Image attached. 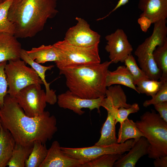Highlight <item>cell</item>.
Returning a JSON list of instances; mask_svg holds the SVG:
<instances>
[{"instance_id":"1","label":"cell","mask_w":167,"mask_h":167,"mask_svg":"<svg viewBox=\"0 0 167 167\" xmlns=\"http://www.w3.org/2000/svg\"><path fill=\"white\" fill-rule=\"evenodd\" d=\"M0 121L11 132L16 143L32 146L35 141L44 144L51 140L57 131V119L45 111L39 116L27 115L15 98L7 94L0 108Z\"/></svg>"},{"instance_id":"2","label":"cell","mask_w":167,"mask_h":167,"mask_svg":"<svg viewBox=\"0 0 167 167\" xmlns=\"http://www.w3.org/2000/svg\"><path fill=\"white\" fill-rule=\"evenodd\" d=\"M56 0H13L7 18L14 25L17 38L32 37L41 31L47 20L58 12Z\"/></svg>"},{"instance_id":"3","label":"cell","mask_w":167,"mask_h":167,"mask_svg":"<svg viewBox=\"0 0 167 167\" xmlns=\"http://www.w3.org/2000/svg\"><path fill=\"white\" fill-rule=\"evenodd\" d=\"M112 62L87 64L67 67L59 70L64 75L69 90L74 95L86 99L105 96L106 77Z\"/></svg>"},{"instance_id":"4","label":"cell","mask_w":167,"mask_h":167,"mask_svg":"<svg viewBox=\"0 0 167 167\" xmlns=\"http://www.w3.org/2000/svg\"><path fill=\"white\" fill-rule=\"evenodd\" d=\"M135 122L149 143L148 157L154 159L167 156V122L152 109L145 112Z\"/></svg>"},{"instance_id":"5","label":"cell","mask_w":167,"mask_h":167,"mask_svg":"<svg viewBox=\"0 0 167 167\" xmlns=\"http://www.w3.org/2000/svg\"><path fill=\"white\" fill-rule=\"evenodd\" d=\"M166 22V19H164L154 23L151 35L139 45L135 52L140 68L150 79L158 80L161 76L162 71L154 62L153 53L157 46L167 41Z\"/></svg>"},{"instance_id":"6","label":"cell","mask_w":167,"mask_h":167,"mask_svg":"<svg viewBox=\"0 0 167 167\" xmlns=\"http://www.w3.org/2000/svg\"><path fill=\"white\" fill-rule=\"evenodd\" d=\"M59 54V60L55 62L59 70L79 65L99 63L101 58L99 45L84 47L71 45L65 40L53 45Z\"/></svg>"},{"instance_id":"7","label":"cell","mask_w":167,"mask_h":167,"mask_svg":"<svg viewBox=\"0 0 167 167\" xmlns=\"http://www.w3.org/2000/svg\"><path fill=\"white\" fill-rule=\"evenodd\" d=\"M8 84L7 94L15 98L21 89L32 84L43 83L37 73L21 59L9 61L5 67Z\"/></svg>"},{"instance_id":"8","label":"cell","mask_w":167,"mask_h":167,"mask_svg":"<svg viewBox=\"0 0 167 167\" xmlns=\"http://www.w3.org/2000/svg\"><path fill=\"white\" fill-rule=\"evenodd\" d=\"M134 141V139H131L124 143L107 146L94 145L91 147L81 148H61L62 151L66 155L85 163L104 154H123L129 151Z\"/></svg>"},{"instance_id":"9","label":"cell","mask_w":167,"mask_h":167,"mask_svg":"<svg viewBox=\"0 0 167 167\" xmlns=\"http://www.w3.org/2000/svg\"><path fill=\"white\" fill-rule=\"evenodd\" d=\"M41 85L32 84L21 90L15 98L25 114L30 117L42 115L46 106L45 92Z\"/></svg>"},{"instance_id":"10","label":"cell","mask_w":167,"mask_h":167,"mask_svg":"<svg viewBox=\"0 0 167 167\" xmlns=\"http://www.w3.org/2000/svg\"><path fill=\"white\" fill-rule=\"evenodd\" d=\"M76 24L66 32L64 40L69 44L78 46L89 47L99 45L101 36L91 29L84 19L76 17Z\"/></svg>"},{"instance_id":"11","label":"cell","mask_w":167,"mask_h":167,"mask_svg":"<svg viewBox=\"0 0 167 167\" xmlns=\"http://www.w3.org/2000/svg\"><path fill=\"white\" fill-rule=\"evenodd\" d=\"M105 39L107 44L105 49L109 53V58L112 63L123 62L131 54L132 47L122 29H117L113 33L106 36Z\"/></svg>"},{"instance_id":"12","label":"cell","mask_w":167,"mask_h":167,"mask_svg":"<svg viewBox=\"0 0 167 167\" xmlns=\"http://www.w3.org/2000/svg\"><path fill=\"white\" fill-rule=\"evenodd\" d=\"M105 97L92 99H84L74 95L68 90L57 96V102L60 107L72 110L79 115L85 112L82 110L83 108H88L90 111L96 109L100 113V107Z\"/></svg>"},{"instance_id":"13","label":"cell","mask_w":167,"mask_h":167,"mask_svg":"<svg viewBox=\"0 0 167 167\" xmlns=\"http://www.w3.org/2000/svg\"><path fill=\"white\" fill-rule=\"evenodd\" d=\"M59 142H53L45 158L40 167H80L84 163L64 154Z\"/></svg>"},{"instance_id":"14","label":"cell","mask_w":167,"mask_h":167,"mask_svg":"<svg viewBox=\"0 0 167 167\" xmlns=\"http://www.w3.org/2000/svg\"><path fill=\"white\" fill-rule=\"evenodd\" d=\"M134 140L129 152L122 154L115 163L113 167H134L142 157L147 155L149 144L146 139L142 136Z\"/></svg>"},{"instance_id":"15","label":"cell","mask_w":167,"mask_h":167,"mask_svg":"<svg viewBox=\"0 0 167 167\" xmlns=\"http://www.w3.org/2000/svg\"><path fill=\"white\" fill-rule=\"evenodd\" d=\"M138 6L142 12L140 16L148 18L152 24L167 17V0H139Z\"/></svg>"},{"instance_id":"16","label":"cell","mask_w":167,"mask_h":167,"mask_svg":"<svg viewBox=\"0 0 167 167\" xmlns=\"http://www.w3.org/2000/svg\"><path fill=\"white\" fill-rule=\"evenodd\" d=\"M14 35L0 33V63L20 58L22 49Z\"/></svg>"},{"instance_id":"17","label":"cell","mask_w":167,"mask_h":167,"mask_svg":"<svg viewBox=\"0 0 167 167\" xmlns=\"http://www.w3.org/2000/svg\"><path fill=\"white\" fill-rule=\"evenodd\" d=\"M20 58L26 64L31 66L37 73L41 79L45 88L46 100L47 103L53 105L57 102V96L56 91L50 88V83H47L45 79V73L47 70H51L54 66H44L32 60L28 55L26 50L22 49L20 54Z\"/></svg>"},{"instance_id":"18","label":"cell","mask_w":167,"mask_h":167,"mask_svg":"<svg viewBox=\"0 0 167 167\" xmlns=\"http://www.w3.org/2000/svg\"><path fill=\"white\" fill-rule=\"evenodd\" d=\"M122 85L130 88L137 92L132 76L125 66H120L114 71L108 70L106 77V86Z\"/></svg>"},{"instance_id":"19","label":"cell","mask_w":167,"mask_h":167,"mask_svg":"<svg viewBox=\"0 0 167 167\" xmlns=\"http://www.w3.org/2000/svg\"><path fill=\"white\" fill-rule=\"evenodd\" d=\"M15 143L11 132L2 126L0 121V167L7 166Z\"/></svg>"},{"instance_id":"20","label":"cell","mask_w":167,"mask_h":167,"mask_svg":"<svg viewBox=\"0 0 167 167\" xmlns=\"http://www.w3.org/2000/svg\"><path fill=\"white\" fill-rule=\"evenodd\" d=\"M26 52L32 60L40 64L49 62H55L59 60V54L53 45H42L26 50Z\"/></svg>"},{"instance_id":"21","label":"cell","mask_w":167,"mask_h":167,"mask_svg":"<svg viewBox=\"0 0 167 167\" xmlns=\"http://www.w3.org/2000/svg\"><path fill=\"white\" fill-rule=\"evenodd\" d=\"M107 111V117L101 127L100 137L95 145L107 146L118 143L116 135L115 120L111 113Z\"/></svg>"},{"instance_id":"22","label":"cell","mask_w":167,"mask_h":167,"mask_svg":"<svg viewBox=\"0 0 167 167\" xmlns=\"http://www.w3.org/2000/svg\"><path fill=\"white\" fill-rule=\"evenodd\" d=\"M101 106L111 113L115 120L116 124L119 122L120 124L128 118L130 114L137 113L140 109L139 106L137 103L132 104L128 108L124 107L115 108L113 106L109 100L105 97L102 102Z\"/></svg>"},{"instance_id":"23","label":"cell","mask_w":167,"mask_h":167,"mask_svg":"<svg viewBox=\"0 0 167 167\" xmlns=\"http://www.w3.org/2000/svg\"><path fill=\"white\" fill-rule=\"evenodd\" d=\"M120 125L117 138L118 143H124L128 140L143 136L135 122L132 119L127 118Z\"/></svg>"},{"instance_id":"24","label":"cell","mask_w":167,"mask_h":167,"mask_svg":"<svg viewBox=\"0 0 167 167\" xmlns=\"http://www.w3.org/2000/svg\"><path fill=\"white\" fill-rule=\"evenodd\" d=\"M105 96L110 100L113 106L116 109L121 107L128 108L131 105L127 103L126 96L120 85L108 87Z\"/></svg>"},{"instance_id":"25","label":"cell","mask_w":167,"mask_h":167,"mask_svg":"<svg viewBox=\"0 0 167 167\" xmlns=\"http://www.w3.org/2000/svg\"><path fill=\"white\" fill-rule=\"evenodd\" d=\"M48 149L45 144L34 142L32 151L25 163L26 167H40L47 155Z\"/></svg>"},{"instance_id":"26","label":"cell","mask_w":167,"mask_h":167,"mask_svg":"<svg viewBox=\"0 0 167 167\" xmlns=\"http://www.w3.org/2000/svg\"><path fill=\"white\" fill-rule=\"evenodd\" d=\"M32 146H24L15 143L11 156L7 166L9 167H24L26 160L30 154Z\"/></svg>"},{"instance_id":"27","label":"cell","mask_w":167,"mask_h":167,"mask_svg":"<svg viewBox=\"0 0 167 167\" xmlns=\"http://www.w3.org/2000/svg\"><path fill=\"white\" fill-rule=\"evenodd\" d=\"M153 59L158 68L162 71L160 80L167 81V41L157 46L153 53Z\"/></svg>"},{"instance_id":"28","label":"cell","mask_w":167,"mask_h":167,"mask_svg":"<svg viewBox=\"0 0 167 167\" xmlns=\"http://www.w3.org/2000/svg\"><path fill=\"white\" fill-rule=\"evenodd\" d=\"M13 0H2L0 3V33L14 35L15 27L7 18V14Z\"/></svg>"},{"instance_id":"29","label":"cell","mask_w":167,"mask_h":167,"mask_svg":"<svg viewBox=\"0 0 167 167\" xmlns=\"http://www.w3.org/2000/svg\"><path fill=\"white\" fill-rule=\"evenodd\" d=\"M166 81L150 79L143 80L136 85L137 92L152 97L162 88Z\"/></svg>"},{"instance_id":"30","label":"cell","mask_w":167,"mask_h":167,"mask_svg":"<svg viewBox=\"0 0 167 167\" xmlns=\"http://www.w3.org/2000/svg\"><path fill=\"white\" fill-rule=\"evenodd\" d=\"M122 154H109L101 156L88 162L84 163L80 167H112Z\"/></svg>"},{"instance_id":"31","label":"cell","mask_w":167,"mask_h":167,"mask_svg":"<svg viewBox=\"0 0 167 167\" xmlns=\"http://www.w3.org/2000/svg\"><path fill=\"white\" fill-rule=\"evenodd\" d=\"M124 62L130 72L135 86L141 81L149 79L145 73L139 68L134 57L131 54L126 58Z\"/></svg>"},{"instance_id":"32","label":"cell","mask_w":167,"mask_h":167,"mask_svg":"<svg viewBox=\"0 0 167 167\" xmlns=\"http://www.w3.org/2000/svg\"><path fill=\"white\" fill-rule=\"evenodd\" d=\"M167 101V81H165L162 88L158 91L151 99L145 101L143 106L147 107L151 105Z\"/></svg>"},{"instance_id":"33","label":"cell","mask_w":167,"mask_h":167,"mask_svg":"<svg viewBox=\"0 0 167 167\" xmlns=\"http://www.w3.org/2000/svg\"><path fill=\"white\" fill-rule=\"evenodd\" d=\"M6 62L0 63V108L3 106L4 98L7 94L8 84L5 72Z\"/></svg>"},{"instance_id":"34","label":"cell","mask_w":167,"mask_h":167,"mask_svg":"<svg viewBox=\"0 0 167 167\" xmlns=\"http://www.w3.org/2000/svg\"><path fill=\"white\" fill-rule=\"evenodd\" d=\"M160 117L167 122V101H164L154 105Z\"/></svg>"},{"instance_id":"35","label":"cell","mask_w":167,"mask_h":167,"mask_svg":"<svg viewBox=\"0 0 167 167\" xmlns=\"http://www.w3.org/2000/svg\"><path fill=\"white\" fill-rule=\"evenodd\" d=\"M138 22L142 30L145 32L147 31L152 24L149 19L144 16H139V18L138 19Z\"/></svg>"},{"instance_id":"36","label":"cell","mask_w":167,"mask_h":167,"mask_svg":"<svg viewBox=\"0 0 167 167\" xmlns=\"http://www.w3.org/2000/svg\"><path fill=\"white\" fill-rule=\"evenodd\" d=\"M153 163L155 167H167V156L156 158L154 159Z\"/></svg>"},{"instance_id":"37","label":"cell","mask_w":167,"mask_h":167,"mask_svg":"<svg viewBox=\"0 0 167 167\" xmlns=\"http://www.w3.org/2000/svg\"><path fill=\"white\" fill-rule=\"evenodd\" d=\"M129 0H119L118 1L117 4L115 7L105 17L101 18V19H102L107 16H109L112 12H114L117 9L121 7V6L124 5L126 4L129 1Z\"/></svg>"},{"instance_id":"38","label":"cell","mask_w":167,"mask_h":167,"mask_svg":"<svg viewBox=\"0 0 167 167\" xmlns=\"http://www.w3.org/2000/svg\"><path fill=\"white\" fill-rule=\"evenodd\" d=\"M2 1V0H0V3H1Z\"/></svg>"}]
</instances>
